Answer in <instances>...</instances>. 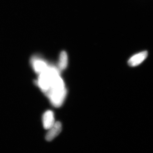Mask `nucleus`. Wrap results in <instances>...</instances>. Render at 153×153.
<instances>
[{
  "mask_svg": "<svg viewBox=\"0 0 153 153\" xmlns=\"http://www.w3.org/2000/svg\"><path fill=\"white\" fill-rule=\"evenodd\" d=\"M50 100L51 103L55 107H59L62 105L67 94L66 88L63 89L50 91L46 94Z\"/></svg>",
  "mask_w": 153,
  "mask_h": 153,
  "instance_id": "1",
  "label": "nucleus"
},
{
  "mask_svg": "<svg viewBox=\"0 0 153 153\" xmlns=\"http://www.w3.org/2000/svg\"><path fill=\"white\" fill-rule=\"evenodd\" d=\"M46 134L45 139L48 141H51L60 134L62 131V124L60 122L55 123L54 125L49 128Z\"/></svg>",
  "mask_w": 153,
  "mask_h": 153,
  "instance_id": "2",
  "label": "nucleus"
},
{
  "mask_svg": "<svg viewBox=\"0 0 153 153\" xmlns=\"http://www.w3.org/2000/svg\"><path fill=\"white\" fill-rule=\"evenodd\" d=\"M148 55L147 51H144L138 53L134 55L128 60V64L131 67L138 66L146 59Z\"/></svg>",
  "mask_w": 153,
  "mask_h": 153,
  "instance_id": "3",
  "label": "nucleus"
},
{
  "mask_svg": "<svg viewBox=\"0 0 153 153\" xmlns=\"http://www.w3.org/2000/svg\"><path fill=\"white\" fill-rule=\"evenodd\" d=\"M42 122L44 128L48 130L51 128L55 123L53 112L49 110L44 113L42 117Z\"/></svg>",
  "mask_w": 153,
  "mask_h": 153,
  "instance_id": "4",
  "label": "nucleus"
},
{
  "mask_svg": "<svg viewBox=\"0 0 153 153\" xmlns=\"http://www.w3.org/2000/svg\"><path fill=\"white\" fill-rule=\"evenodd\" d=\"M33 65L35 71L39 74L45 71L49 66L44 60L37 58L33 59Z\"/></svg>",
  "mask_w": 153,
  "mask_h": 153,
  "instance_id": "5",
  "label": "nucleus"
},
{
  "mask_svg": "<svg viewBox=\"0 0 153 153\" xmlns=\"http://www.w3.org/2000/svg\"><path fill=\"white\" fill-rule=\"evenodd\" d=\"M68 65V56L65 51H63L60 53L59 57L58 66L59 70H63L66 69Z\"/></svg>",
  "mask_w": 153,
  "mask_h": 153,
  "instance_id": "6",
  "label": "nucleus"
}]
</instances>
